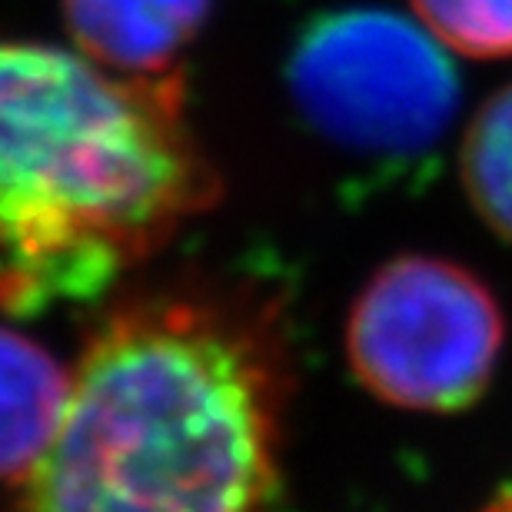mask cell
<instances>
[{
    "instance_id": "cell-8",
    "label": "cell",
    "mask_w": 512,
    "mask_h": 512,
    "mask_svg": "<svg viewBox=\"0 0 512 512\" xmlns=\"http://www.w3.org/2000/svg\"><path fill=\"white\" fill-rule=\"evenodd\" d=\"M409 7L449 54L512 57V0H409Z\"/></svg>"
},
{
    "instance_id": "cell-4",
    "label": "cell",
    "mask_w": 512,
    "mask_h": 512,
    "mask_svg": "<svg viewBox=\"0 0 512 512\" xmlns=\"http://www.w3.org/2000/svg\"><path fill=\"white\" fill-rule=\"evenodd\" d=\"M446 54L419 20L376 7L336 10L296 40L293 104L316 133L356 157H419L443 140L459 107Z\"/></svg>"
},
{
    "instance_id": "cell-7",
    "label": "cell",
    "mask_w": 512,
    "mask_h": 512,
    "mask_svg": "<svg viewBox=\"0 0 512 512\" xmlns=\"http://www.w3.org/2000/svg\"><path fill=\"white\" fill-rule=\"evenodd\" d=\"M459 180L476 217L512 243V84L499 87L466 124Z\"/></svg>"
},
{
    "instance_id": "cell-3",
    "label": "cell",
    "mask_w": 512,
    "mask_h": 512,
    "mask_svg": "<svg viewBox=\"0 0 512 512\" xmlns=\"http://www.w3.org/2000/svg\"><path fill=\"white\" fill-rule=\"evenodd\" d=\"M506 346L496 293L469 266L429 253L383 263L356 293L346 360L366 393L406 413L453 416L486 396Z\"/></svg>"
},
{
    "instance_id": "cell-5",
    "label": "cell",
    "mask_w": 512,
    "mask_h": 512,
    "mask_svg": "<svg viewBox=\"0 0 512 512\" xmlns=\"http://www.w3.org/2000/svg\"><path fill=\"white\" fill-rule=\"evenodd\" d=\"M213 0H60L74 50L124 77L180 74Z\"/></svg>"
},
{
    "instance_id": "cell-2",
    "label": "cell",
    "mask_w": 512,
    "mask_h": 512,
    "mask_svg": "<svg viewBox=\"0 0 512 512\" xmlns=\"http://www.w3.org/2000/svg\"><path fill=\"white\" fill-rule=\"evenodd\" d=\"M217 197L180 74L0 40V310L104 293Z\"/></svg>"
},
{
    "instance_id": "cell-6",
    "label": "cell",
    "mask_w": 512,
    "mask_h": 512,
    "mask_svg": "<svg viewBox=\"0 0 512 512\" xmlns=\"http://www.w3.org/2000/svg\"><path fill=\"white\" fill-rule=\"evenodd\" d=\"M70 366L47 346L0 323V483H20L64 413Z\"/></svg>"
},
{
    "instance_id": "cell-1",
    "label": "cell",
    "mask_w": 512,
    "mask_h": 512,
    "mask_svg": "<svg viewBox=\"0 0 512 512\" xmlns=\"http://www.w3.org/2000/svg\"><path fill=\"white\" fill-rule=\"evenodd\" d=\"M286 373L270 330L207 296L117 306L70 366L14 512H266Z\"/></svg>"
},
{
    "instance_id": "cell-9",
    "label": "cell",
    "mask_w": 512,
    "mask_h": 512,
    "mask_svg": "<svg viewBox=\"0 0 512 512\" xmlns=\"http://www.w3.org/2000/svg\"><path fill=\"white\" fill-rule=\"evenodd\" d=\"M476 512H512V486L499 489V493L489 499V503H483Z\"/></svg>"
}]
</instances>
